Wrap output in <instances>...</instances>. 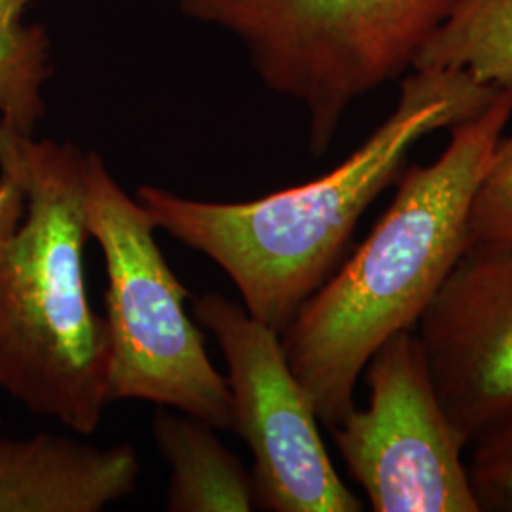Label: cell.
<instances>
[{"instance_id":"ba28073f","label":"cell","mask_w":512,"mask_h":512,"mask_svg":"<svg viewBox=\"0 0 512 512\" xmlns=\"http://www.w3.org/2000/svg\"><path fill=\"white\" fill-rule=\"evenodd\" d=\"M414 332L469 448L512 427V241H471Z\"/></svg>"},{"instance_id":"7a4b0ae2","label":"cell","mask_w":512,"mask_h":512,"mask_svg":"<svg viewBox=\"0 0 512 512\" xmlns=\"http://www.w3.org/2000/svg\"><path fill=\"white\" fill-rule=\"evenodd\" d=\"M512 118V88L452 129L439 160L412 165L393 202L346 264L281 332L319 421L336 427L355 408V387L370 357L414 330L471 243L478 184Z\"/></svg>"},{"instance_id":"6da1fadb","label":"cell","mask_w":512,"mask_h":512,"mask_svg":"<svg viewBox=\"0 0 512 512\" xmlns=\"http://www.w3.org/2000/svg\"><path fill=\"white\" fill-rule=\"evenodd\" d=\"M499 90L463 71H410L393 112L315 181L236 203L141 186L137 202L156 230L209 256L238 287L245 310L281 334L334 274L357 222L401 177L410 150L429 133L473 118Z\"/></svg>"},{"instance_id":"8992f818","label":"cell","mask_w":512,"mask_h":512,"mask_svg":"<svg viewBox=\"0 0 512 512\" xmlns=\"http://www.w3.org/2000/svg\"><path fill=\"white\" fill-rule=\"evenodd\" d=\"M368 404L330 429L376 512H482L467 440L446 414L414 330L391 336L365 370Z\"/></svg>"},{"instance_id":"5b68a950","label":"cell","mask_w":512,"mask_h":512,"mask_svg":"<svg viewBox=\"0 0 512 512\" xmlns=\"http://www.w3.org/2000/svg\"><path fill=\"white\" fill-rule=\"evenodd\" d=\"M86 219L109 277V403L148 401L232 429L226 376L184 310L190 294L160 251L147 209L97 152L86 158Z\"/></svg>"},{"instance_id":"4fadbf2b","label":"cell","mask_w":512,"mask_h":512,"mask_svg":"<svg viewBox=\"0 0 512 512\" xmlns=\"http://www.w3.org/2000/svg\"><path fill=\"white\" fill-rule=\"evenodd\" d=\"M471 241H512V135L501 137L478 184Z\"/></svg>"},{"instance_id":"277c9868","label":"cell","mask_w":512,"mask_h":512,"mask_svg":"<svg viewBox=\"0 0 512 512\" xmlns=\"http://www.w3.org/2000/svg\"><path fill=\"white\" fill-rule=\"evenodd\" d=\"M459 2L181 0V10L238 38L262 84L302 103L319 158L349 107L410 73Z\"/></svg>"},{"instance_id":"8fae6325","label":"cell","mask_w":512,"mask_h":512,"mask_svg":"<svg viewBox=\"0 0 512 512\" xmlns=\"http://www.w3.org/2000/svg\"><path fill=\"white\" fill-rule=\"evenodd\" d=\"M412 71H463L478 84L512 88V0H461Z\"/></svg>"},{"instance_id":"30bf717a","label":"cell","mask_w":512,"mask_h":512,"mask_svg":"<svg viewBox=\"0 0 512 512\" xmlns=\"http://www.w3.org/2000/svg\"><path fill=\"white\" fill-rule=\"evenodd\" d=\"M154 439L171 475L167 511L247 512L256 509L253 476L215 435V427L160 406Z\"/></svg>"},{"instance_id":"9c48e42d","label":"cell","mask_w":512,"mask_h":512,"mask_svg":"<svg viewBox=\"0 0 512 512\" xmlns=\"http://www.w3.org/2000/svg\"><path fill=\"white\" fill-rule=\"evenodd\" d=\"M139 458L131 444L99 448L42 433L0 437V512H99L133 494Z\"/></svg>"},{"instance_id":"3957f363","label":"cell","mask_w":512,"mask_h":512,"mask_svg":"<svg viewBox=\"0 0 512 512\" xmlns=\"http://www.w3.org/2000/svg\"><path fill=\"white\" fill-rule=\"evenodd\" d=\"M86 158L0 122V173L25 202L0 243V389L78 435L109 404V329L86 287Z\"/></svg>"},{"instance_id":"52a82bcc","label":"cell","mask_w":512,"mask_h":512,"mask_svg":"<svg viewBox=\"0 0 512 512\" xmlns=\"http://www.w3.org/2000/svg\"><path fill=\"white\" fill-rule=\"evenodd\" d=\"M194 315L226 359L232 431L255 459L256 509L363 511L330 459L315 399L289 365L281 334L217 293L196 298Z\"/></svg>"},{"instance_id":"5bb4252c","label":"cell","mask_w":512,"mask_h":512,"mask_svg":"<svg viewBox=\"0 0 512 512\" xmlns=\"http://www.w3.org/2000/svg\"><path fill=\"white\" fill-rule=\"evenodd\" d=\"M469 476L482 512H512V427L469 448Z\"/></svg>"},{"instance_id":"7c38bea8","label":"cell","mask_w":512,"mask_h":512,"mask_svg":"<svg viewBox=\"0 0 512 512\" xmlns=\"http://www.w3.org/2000/svg\"><path fill=\"white\" fill-rule=\"evenodd\" d=\"M37 0H0V122L35 133L46 116L44 84L52 74L50 38L42 25H27Z\"/></svg>"},{"instance_id":"9a60e30c","label":"cell","mask_w":512,"mask_h":512,"mask_svg":"<svg viewBox=\"0 0 512 512\" xmlns=\"http://www.w3.org/2000/svg\"><path fill=\"white\" fill-rule=\"evenodd\" d=\"M23 211L25 202L18 184L0 173V243L16 230Z\"/></svg>"}]
</instances>
